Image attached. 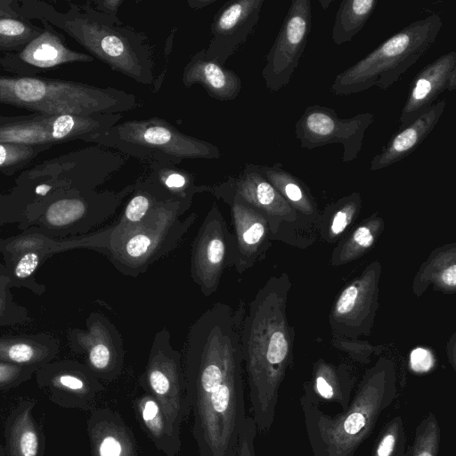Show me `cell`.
<instances>
[{"label":"cell","mask_w":456,"mask_h":456,"mask_svg":"<svg viewBox=\"0 0 456 456\" xmlns=\"http://www.w3.org/2000/svg\"><path fill=\"white\" fill-rule=\"evenodd\" d=\"M243 307L217 302L190 327L183 357L198 456H235L247 419L240 330Z\"/></svg>","instance_id":"cell-1"},{"label":"cell","mask_w":456,"mask_h":456,"mask_svg":"<svg viewBox=\"0 0 456 456\" xmlns=\"http://www.w3.org/2000/svg\"><path fill=\"white\" fill-rule=\"evenodd\" d=\"M18 12L21 18L45 20L60 28L112 70L144 86L154 83L155 63L147 37L95 11L89 3H69V9L61 12L45 1L21 0Z\"/></svg>","instance_id":"cell-2"},{"label":"cell","mask_w":456,"mask_h":456,"mask_svg":"<svg viewBox=\"0 0 456 456\" xmlns=\"http://www.w3.org/2000/svg\"><path fill=\"white\" fill-rule=\"evenodd\" d=\"M279 303L276 282L269 281L250 303L240 330L251 417L261 433H267L274 422L279 390L289 364V346Z\"/></svg>","instance_id":"cell-3"},{"label":"cell","mask_w":456,"mask_h":456,"mask_svg":"<svg viewBox=\"0 0 456 456\" xmlns=\"http://www.w3.org/2000/svg\"><path fill=\"white\" fill-rule=\"evenodd\" d=\"M396 397L394 370L374 369L359 385L347 408L330 415L300 397L306 437L314 456H355L379 417Z\"/></svg>","instance_id":"cell-4"},{"label":"cell","mask_w":456,"mask_h":456,"mask_svg":"<svg viewBox=\"0 0 456 456\" xmlns=\"http://www.w3.org/2000/svg\"><path fill=\"white\" fill-rule=\"evenodd\" d=\"M0 103L42 114H117L137 105L133 94L113 87L38 76L0 75Z\"/></svg>","instance_id":"cell-5"},{"label":"cell","mask_w":456,"mask_h":456,"mask_svg":"<svg viewBox=\"0 0 456 456\" xmlns=\"http://www.w3.org/2000/svg\"><path fill=\"white\" fill-rule=\"evenodd\" d=\"M442 27V17L431 13L401 28L338 73L331 92L336 95H350L372 86L381 90L389 88L434 45Z\"/></svg>","instance_id":"cell-6"},{"label":"cell","mask_w":456,"mask_h":456,"mask_svg":"<svg viewBox=\"0 0 456 456\" xmlns=\"http://www.w3.org/2000/svg\"><path fill=\"white\" fill-rule=\"evenodd\" d=\"M190 208L176 200L159 202L140 224L102 254L123 275L137 277L180 245L198 216L191 213L181 219Z\"/></svg>","instance_id":"cell-7"},{"label":"cell","mask_w":456,"mask_h":456,"mask_svg":"<svg viewBox=\"0 0 456 456\" xmlns=\"http://www.w3.org/2000/svg\"><path fill=\"white\" fill-rule=\"evenodd\" d=\"M94 142L134 158L175 165L184 159H217L221 155L212 142L182 133L157 117L118 123Z\"/></svg>","instance_id":"cell-8"},{"label":"cell","mask_w":456,"mask_h":456,"mask_svg":"<svg viewBox=\"0 0 456 456\" xmlns=\"http://www.w3.org/2000/svg\"><path fill=\"white\" fill-rule=\"evenodd\" d=\"M134 184L119 191L61 190L42 202L32 226L56 239L86 235L110 219Z\"/></svg>","instance_id":"cell-9"},{"label":"cell","mask_w":456,"mask_h":456,"mask_svg":"<svg viewBox=\"0 0 456 456\" xmlns=\"http://www.w3.org/2000/svg\"><path fill=\"white\" fill-rule=\"evenodd\" d=\"M122 118L121 113L0 115V142L49 147L73 140L94 142Z\"/></svg>","instance_id":"cell-10"},{"label":"cell","mask_w":456,"mask_h":456,"mask_svg":"<svg viewBox=\"0 0 456 456\" xmlns=\"http://www.w3.org/2000/svg\"><path fill=\"white\" fill-rule=\"evenodd\" d=\"M139 385L159 403L174 428L180 432L189 415L186 381L182 353L172 346L167 328L158 330L153 338Z\"/></svg>","instance_id":"cell-11"},{"label":"cell","mask_w":456,"mask_h":456,"mask_svg":"<svg viewBox=\"0 0 456 456\" xmlns=\"http://www.w3.org/2000/svg\"><path fill=\"white\" fill-rule=\"evenodd\" d=\"M236 261L234 235L214 203L191 245V276L201 293L209 297L217 290L224 271Z\"/></svg>","instance_id":"cell-12"},{"label":"cell","mask_w":456,"mask_h":456,"mask_svg":"<svg viewBox=\"0 0 456 456\" xmlns=\"http://www.w3.org/2000/svg\"><path fill=\"white\" fill-rule=\"evenodd\" d=\"M373 121L374 115L370 112L340 118L333 109L313 104L305 108L297 121L295 134L301 148L306 150L340 143L342 160L349 163L357 159L365 132Z\"/></svg>","instance_id":"cell-13"},{"label":"cell","mask_w":456,"mask_h":456,"mask_svg":"<svg viewBox=\"0 0 456 456\" xmlns=\"http://www.w3.org/2000/svg\"><path fill=\"white\" fill-rule=\"evenodd\" d=\"M312 14L310 0L290 4L261 72L268 90L278 92L289 84L307 44Z\"/></svg>","instance_id":"cell-14"},{"label":"cell","mask_w":456,"mask_h":456,"mask_svg":"<svg viewBox=\"0 0 456 456\" xmlns=\"http://www.w3.org/2000/svg\"><path fill=\"white\" fill-rule=\"evenodd\" d=\"M70 250L68 238H53L35 226L7 238H0V254L12 288L26 289L37 296L45 292L36 275L54 254Z\"/></svg>","instance_id":"cell-15"},{"label":"cell","mask_w":456,"mask_h":456,"mask_svg":"<svg viewBox=\"0 0 456 456\" xmlns=\"http://www.w3.org/2000/svg\"><path fill=\"white\" fill-rule=\"evenodd\" d=\"M70 349L84 357L85 365L101 381H112L123 369L125 351L122 337L110 320L93 312L86 320V329L69 330Z\"/></svg>","instance_id":"cell-16"},{"label":"cell","mask_w":456,"mask_h":456,"mask_svg":"<svg viewBox=\"0 0 456 456\" xmlns=\"http://www.w3.org/2000/svg\"><path fill=\"white\" fill-rule=\"evenodd\" d=\"M38 388L65 409L93 410L104 391L102 382L76 360L52 361L35 373Z\"/></svg>","instance_id":"cell-17"},{"label":"cell","mask_w":456,"mask_h":456,"mask_svg":"<svg viewBox=\"0 0 456 456\" xmlns=\"http://www.w3.org/2000/svg\"><path fill=\"white\" fill-rule=\"evenodd\" d=\"M42 33L17 53H0V67L19 76L36 74L68 63L94 61L90 54L70 49L61 33L45 20Z\"/></svg>","instance_id":"cell-18"},{"label":"cell","mask_w":456,"mask_h":456,"mask_svg":"<svg viewBox=\"0 0 456 456\" xmlns=\"http://www.w3.org/2000/svg\"><path fill=\"white\" fill-rule=\"evenodd\" d=\"M264 0H236L225 3L216 13L206 56L224 66L245 44L260 18Z\"/></svg>","instance_id":"cell-19"},{"label":"cell","mask_w":456,"mask_h":456,"mask_svg":"<svg viewBox=\"0 0 456 456\" xmlns=\"http://www.w3.org/2000/svg\"><path fill=\"white\" fill-rule=\"evenodd\" d=\"M211 192L230 206L237 247L234 268L241 274L250 268L265 250L269 223L260 211L240 199L225 183L212 188Z\"/></svg>","instance_id":"cell-20"},{"label":"cell","mask_w":456,"mask_h":456,"mask_svg":"<svg viewBox=\"0 0 456 456\" xmlns=\"http://www.w3.org/2000/svg\"><path fill=\"white\" fill-rule=\"evenodd\" d=\"M455 89L456 52L451 51L426 65L413 77L399 117V128L428 110L442 93Z\"/></svg>","instance_id":"cell-21"},{"label":"cell","mask_w":456,"mask_h":456,"mask_svg":"<svg viewBox=\"0 0 456 456\" xmlns=\"http://www.w3.org/2000/svg\"><path fill=\"white\" fill-rule=\"evenodd\" d=\"M134 184L132 196L118 217L109 226L96 232L72 237L74 249L86 248L102 254L112 242L140 224L161 202L140 179Z\"/></svg>","instance_id":"cell-22"},{"label":"cell","mask_w":456,"mask_h":456,"mask_svg":"<svg viewBox=\"0 0 456 456\" xmlns=\"http://www.w3.org/2000/svg\"><path fill=\"white\" fill-rule=\"evenodd\" d=\"M92 456H139L134 436L121 415L108 408H95L86 421Z\"/></svg>","instance_id":"cell-23"},{"label":"cell","mask_w":456,"mask_h":456,"mask_svg":"<svg viewBox=\"0 0 456 456\" xmlns=\"http://www.w3.org/2000/svg\"><path fill=\"white\" fill-rule=\"evenodd\" d=\"M37 401L20 400L9 411L4 428V456H44L45 436L34 415Z\"/></svg>","instance_id":"cell-24"},{"label":"cell","mask_w":456,"mask_h":456,"mask_svg":"<svg viewBox=\"0 0 456 456\" xmlns=\"http://www.w3.org/2000/svg\"><path fill=\"white\" fill-rule=\"evenodd\" d=\"M446 106L444 99L437 101L428 110L407 126L399 128L370 163L371 171H379L408 157L434 130Z\"/></svg>","instance_id":"cell-25"},{"label":"cell","mask_w":456,"mask_h":456,"mask_svg":"<svg viewBox=\"0 0 456 456\" xmlns=\"http://www.w3.org/2000/svg\"><path fill=\"white\" fill-rule=\"evenodd\" d=\"M182 82L186 88L201 86L217 101L235 100L240 94L242 82L232 69L206 56L205 49L193 54L183 70Z\"/></svg>","instance_id":"cell-26"},{"label":"cell","mask_w":456,"mask_h":456,"mask_svg":"<svg viewBox=\"0 0 456 456\" xmlns=\"http://www.w3.org/2000/svg\"><path fill=\"white\" fill-rule=\"evenodd\" d=\"M225 184L260 211L270 226L273 221L289 212V203L263 175L260 165H246L236 178H230Z\"/></svg>","instance_id":"cell-27"},{"label":"cell","mask_w":456,"mask_h":456,"mask_svg":"<svg viewBox=\"0 0 456 456\" xmlns=\"http://www.w3.org/2000/svg\"><path fill=\"white\" fill-rule=\"evenodd\" d=\"M160 201H181L191 206L195 194L212 187L197 185L194 176L172 163L149 162V172L140 179Z\"/></svg>","instance_id":"cell-28"},{"label":"cell","mask_w":456,"mask_h":456,"mask_svg":"<svg viewBox=\"0 0 456 456\" xmlns=\"http://www.w3.org/2000/svg\"><path fill=\"white\" fill-rule=\"evenodd\" d=\"M59 350V339L48 333L0 335L3 362L40 368L53 361Z\"/></svg>","instance_id":"cell-29"},{"label":"cell","mask_w":456,"mask_h":456,"mask_svg":"<svg viewBox=\"0 0 456 456\" xmlns=\"http://www.w3.org/2000/svg\"><path fill=\"white\" fill-rule=\"evenodd\" d=\"M66 190L60 183H19L10 195L0 197V224H17L21 231L31 226L36 207L53 193Z\"/></svg>","instance_id":"cell-30"},{"label":"cell","mask_w":456,"mask_h":456,"mask_svg":"<svg viewBox=\"0 0 456 456\" xmlns=\"http://www.w3.org/2000/svg\"><path fill=\"white\" fill-rule=\"evenodd\" d=\"M134 407L138 421L157 449L166 456H177L182 445L180 432L174 428L159 403L144 392L134 399Z\"/></svg>","instance_id":"cell-31"},{"label":"cell","mask_w":456,"mask_h":456,"mask_svg":"<svg viewBox=\"0 0 456 456\" xmlns=\"http://www.w3.org/2000/svg\"><path fill=\"white\" fill-rule=\"evenodd\" d=\"M353 386L349 375H342L329 367H322L316 371L311 387H306L301 397L317 405L321 402L335 403L344 411L353 397Z\"/></svg>","instance_id":"cell-32"},{"label":"cell","mask_w":456,"mask_h":456,"mask_svg":"<svg viewBox=\"0 0 456 456\" xmlns=\"http://www.w3.org/2000/svg\"><path fill=\"white\" fill-rule=\"evenodd\" d=\"M377 5L376 0H343L334 19L331 32L333 42L338 45L351 42L363 28Z\"/></svg>","instance_id":"cell-33"},{"label":"cell","mask_w":456,"mask_h":456,"mask_svg":"<svg viewBox=\"0 0 456 456\" xmlns=\"http://www.w3.org/2000/svg\"><path fill=\"white\" fill-rule=\"evenodd\" d=\"M260 169L286 201L301 209L309 210L313 208V200L307 186L300 178L284 169L281 163L260 166Z\"/></svg>","instance_id":"cell-34"},{"label":"cell","mask_w":456,"mask_h":456,"mask_svg":"<svg viewBox=\"0 0 456 456\" xmlns=\"http://www.w3.org/2000/svg\"><path fill=\"white\" fill-rule=\"evenodd\" d=\"M42 31L43 27L24 18H0V52H20Z\"/></svg>","instance_id":"cell-35"},{"label":"cell","mask_w":456,"mask_h":456,"mask_svg":"<svg viewBox=\"0 0 456 456\" xmlns=\"http://www.w3.org/2000/svg\"><path fill=\"white\" fill-rule=\"evenodd\" d=\"M441 441V429L434 413H428L416 427L412 443L406 456H437Z\"/></svg>","instance_id":"cell-36"},{"label":"cell","mask_w":456,"mask_h":456,"mask_svg":"<svg viewBox=\"0 0 456 456\" xmlns=\"http://www.w3.org/2000/svg\"><path fill=\"white\" fill-rule=\"evenodd\" d=\"M406 442L404 422L401 416H395L383 427L371 456H406Z\"/></svg>","instance_id":"cell-37"},{"label":"cell","mask_w":456,"mask_h":456,"mask_svg":"<svg viewBox=\"0 0 456 456\" xmlns=\"http://www.w3.org/2000/svg\"><path fill=\"white\" fill-rule=\"evenodd\" d=\"M12 288L6 269L0 263V327L16 326L31 320L28 308L15 302Z\"/></svg>","instance_id":"cell-38"},{"label":"cell","mask_w":456,"mask_h":456,"mask_svg":"<svg viewBox=\"0 0 456 456\" xmlns=\"http://www.w3.org/2000/svg\"><path fill=\"white\" fill-rule=\"evenodd\" d=\"M48 148L50 147L0 142V173H14Z\"/></svg>","instance_id":"cell-39"},{"label":"cell","mask_w":456,"mask_h":456,"mask_svg":"<svg viewBox=\"0 0 456 456\" xmlns=\"http://www.w3.org/2000/svg\"><path fill=\"white\" fill-rule=\"evenodd\" d=\"M38 367L20 366L0 362V390L19 387L35 375Z\"/></svg>","instance_id":"cell-40"},{"label":"cell","mask_w":456,"mask_h":456,"mask_svg":"<svg viewBox=\"0 0 456 456\" xmlns=\"http://www.w3.org/2000/svg\"><path fill=\"white\" fill-rule=\"evenodd\" d=\"M257 432L253 418L248 415L239 434L235 456H256L255 439Z\"/></svg>","instance_id":"cell-41"},{"label":"cell","mask_w":456,"mask_h":456,"mask_svg":"<svg viewBox=\"0 0 456 456\" xmlns=\"http://www.w3.org/2000/svg\"><path fill=\"white\" fill-rule=\"evenodd\" d=\"M410 363L414 371L427 372L433 367L434 358L428 350L423 347H417L411 353Z\"/></svg>","instance_id":"cell-42"},{"label":"cell","mask_w":456,"mask_h":456,"mask_svg":"<svg viewBox=\"0 0 456 456\" xmlns=\"http://www.w3.org/2000/svg\"><path fill=\"white\" fill-rule=\"evenodd\" d=\"M358 297V289L355 286H350L346 288L340 295L337 305L336 310L340 314H345L349 313L357 299Z\"/></svg>","instance_id":"cell-43"},{"label":"cell","mask_w":456,"mask_h":456,"mask_svg":"<svg viewBox=\"0 0 456 456\" xmlns=\"http://www.w3.org/2000/svg\"><path fill=\"white\" fill-rule=\"evenodd\" d=\"M123 3V0H96L90 2L89 4L95 11L112 19L119 20L118 17V10Z\"/></svg>","instance_id":"cell-44"},{"label":"cell","mask_w":456,"mask_h":456,"mask_svg":"<svg viewBox=\"0 0 456 456\" xmlns=\"http://www.w3.org/2000/svg\"><path fill=\"white\" fill-rule=\"evenodd\" d=\"M0 18H21L18 12V1L0 0Z\"/></svg>","instance_id":"cell-45"},{"label":"cell","mask_w":456,"mask_h":456,"mask_svg":"<svg viewBox=\"0 0 456 456\" xmlns=\"http://www.w3.org/2000/svg\"><path fill=\"white\" fill-rule=\"evenodd\" d=\"M354 240L362 248L370 247L373 241V236L370 231L365 227H359L354 233Z\"/></svg>","instance_id":"cell-46"},{"label":"cell","mask_w":456,"mask_h":456,"mask_svg":"<svg viewBox=\"0 0 456 456\" xmlns=\"http://www.w3.org/2000/svg\"><path fill=\"white\" fill-rule=\"evenodd\" d=\"M441 279L443 282L452 288L455 287L456 283V267L454 265H452L448 268H446L443 273Z\"/></svg>","instance_id":"cell-47"},{"label":"cell","mask_w":456,"mask_h":456,"mask_svg":"<svg viewBox=\"0 0 456 456\" xmlns=\"http://www.w3.org/2000/svg\"><path fill=\"white\" fill-rule=\"evenodd\" d=\"M215 2H216V0H189L187 2V4L192 9H200V8H204Z\"/></svg>","instance_id":"cell-48"},{"label":"cell","mask_w":456,"mask_h":456,"mask_svg":"<svg viewBox=\"0 0 456 456\" xmlns=\"http://www.w3.org/2000/svg\"><path fill=\"white\" fill-rule=\"evenodd\" d=\"M331 3H332V1H331V0H329V1H323V0H322V1H320V4H321V5H322V7L323 9H326L327 7H329V5H330Z\"/></svg>","instance_id":"cell-49"},{"label":"cell","mask_w":456,"mask_h":456,"mask_svg":"<svg viewBox=\"0 0 456 456\" xmlns=\"http://www.w3.org/2000/svg\"><path fill=\"white\" fill-rule=\"evenodd\" d=\"M0 456H4V449H3V444L0 441Z\"/></svg>","instance_id":"cell-50"}]
</instances>
